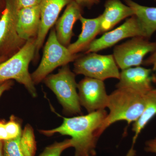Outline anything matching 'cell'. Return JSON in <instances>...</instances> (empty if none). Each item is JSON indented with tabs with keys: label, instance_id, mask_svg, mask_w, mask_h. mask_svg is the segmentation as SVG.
I'll list each match as a JSON object with an SVG mask.
<instances>
[{
	"label": "cell",
	"instance_id": "e0dca14e",
	"mask_svg": "<svg viewBox=\"0 0 156 156\" xmlns=\"http://www.w3.org/2000/svg\"><path fill=\"white\" fill-rule=\"evenodd\" d=\"M79 20L82 24V31L77 40L70 44L67 48L73 54L85 51L98 35L101 33L100 15L92 19L86 18L82 16Z\"/></svg>",
	"mask_w": 156,
	"mask_h": 156
},
{
	"label": "cell",
	"instance_id": "ac0fdd59",
	"mask_svg": "<svg viewBox=\"0 0 156 156\" xmlns=\"http://www.w3.org/2000/svg\"><path fill=\"white\" fill-rule=\"evenodd\" d=\"M126 5L134 10L140 22L145 37L150 39L156 31V7L140 5L132 0H125Z\"/></svg>",
	"mask_w": 156,
	"mask_h": 156
},
{
	"label": "cell",
	"instance_id": "3957f363",
	"mask_svg": "<svg viewBox=\"0 0 156 156\" xmlns=\"http://www.w3.org/2000/svg\"><path fill=\"white\" fill-rule=\"evenodd\" d=\"M36 37L29 39L14 56L0 63V84L15 80L24 86L33 97H37V90L28 68L36 54Z\"/></svg>",
	"mask_w": 156,
	"mask_h": 156
},
{
	"label": "cell",
	"instance_id": "5b68a950",
	"mask_svg": "<svg viewBox=\"0 0 156 156\" xmlns=\"http://www.w3.org/2000/svg\"><path fill=\"white\" fill-rule=\"evenodd\" d=\"M80 55L72 54L67 48L62 45L57 38L55 28L52 29L45 44L41 63L31 74L34 83L39 84L56 68L74 62Z\"/></svg>",
	"mask_w": 156,
	"mask_h": 156
},
{
	"label": "cell",
	"instance_id": "8fae6325",
	"mask_svg": "<svg viewBox=\"0 0 156 156\" xmlns=\"http://www.w3.org/2000/svg\"><path fill=\"white\" fill-rule=\"evenodd\" d=\"M153 71L151 69L140 66L122 70L116 87L133 89L142 94H147L154 88Z\"/></svg>",
	"mask_w": 156,
	"mask_h": 156
},
{
	"label": "cell",
	"instance_id": "603a6c76",
	"mask_svg": "<svg viewBox=\"0 0 156 156\" xmlns=\"http://www.w3.org/2000/svg\"><path fill=\"white\" fill-rule=\"evenodd\" d=\"M142 65L145 66H151L153 71H156V48L154 52L151 53L150 56L144 59Z\"/></svg>",
	"mask_w": 156,
	"mask_h": 156
},
{
	"label": "cell",
	"instance_id": "44dd1931",
	"mask_svg": "<svg viewBox=\"0 0 156 156\" xmlns=\"http://www.w3.org/2000/svg\"><path fill=\"white\" fill-rule=\"evenodd\" d=\"M5 128L9 140L16 138L22 132L20 124L15 120L14 116L11 117L9 122L5 123Z\"/></svg>",
	"mask_w": 156,
	"mask_h": 156
},
{
	"label": "cell",
	"instance_id": "9a60e30c",
	"mask_svg": "<svg viewBox=\"0 0 156 156\" xmlns=\"http://www.w3.org/2000/svg\"><path fill=\"white\" fill-rule=\"evenodd\" d=\"M82 16V7L73 0L66 6L63 14L55 23L56 37L62 45L66 48L69 46L74 34V25Z\"/></svg>",
	"mask_w": 156,
	"mask_h": 156
},
{
	"label": "cell",
	"instance_id": "7c38bea8",
	"mask_svg": "<svg viewBox=\"0 0 156 156\" xmlns=\"http://www.w3.org/2000/svg\"><path fill=\"white\" fill-rule=\"evenodd\" d=\"M72 1L42 0L40 4L41 24L36 41V54L43 46L48 32L56 23L62 9Z\"/></svg>",
	"mask_w": 156,
	"mask_h": 156
},
{
	"label": "cell",
	"instance_id": "ffe728a7",
	"mask_svg": "<svg viewBox=\"0 0 156 156\" xmlns=\"http://www.w3.org/2000/svg\"><path fill=\"white\" fill-rule=\"evenodd\" d=\"M72 147L71 139L65 140L61 142H55L45 147L38 156H61L63 151Z\"/></svg>",
	"mask_w": 156,
	"mask_h": 156
},
{
	"label": "cell",
	"instance_id": "d6986e66",
	"mask_svg": "<svg viewBox=\"0 0 156 156\" xmlns=\"http://www.w3.org/2000/svg\"><path fill=\"white\" fill-rule=\"evenodd\" d=\"M156 115V89L154 88L146 94V102L142 114L133 123L132 130L134 133L133 145L142 130Z\"/></svg>",
	"mask_w": 156,
	"mask_h": 156
},
{
	"label": "cell",
	"instance_id": "ba28073f",
	"mask_svg": "<svg viewBox=\"0 0 156 156\" xmlns=\"http://www.w3.org/2000/svg\"><path fill=\"white\" fill-rule=\"evenodd\" d=\"M138 36L145 37V35L140 22L134 15L119 27L107 32L99 38L95 39L85 50V54L97 53L114 46L124 39Z\"/></svg>",
	"mask_w": 156,
	"mask_h": 156
},
{
	"label": "cell",
	"instance_id": "52a82bcc",
	"mask_svg": "<svg viewBox=\"0 0 156 156\" xmlns=\"http://www.w3.org/2000/svg\"><path fill=\"white\" fill-rule=\"evenodd\" d=\"M156 48V42H151L144 37H135L115 46L113 55L119 68L122 70L140 66L144 57Z\"/></svg>",
	"mask_w": 156,
	"mask_h": 156
},
{
	"label": "cell",
	"instance_id": "8992f818",
	"mask_svg": "<svg viewBox=\"0 0 156 156\" xmlns=\"http://www.w3.org/2000/svg\"><path fill=\"white\" fill-rule=\"evenodd\" d=\"M73 72L103 81L110 78L119 80L120 74L113 55H101L96 53L79 56L74 61Z\"/></svg>",
	"mask_w": 156,
	"mask_h": 156
},
{
	"label": "cell",
	"instance_id": "f1b7e54d",
	"mask_svg": "<svg viewBox=\"0 0 156 156\" xmlns=\"http://www.w3.org/2000/svg\"><path fill=\"white\" fill-rule=\"evenodd\" d=\"M5 58L3 56H0V63L3 62V61L5 60Z\"/></svg>",
	"mask_w": 156,
	"mask_h": 156
},
{
	"label": "cell",
	"instance_id": "2e32d148",
	"mask_svg": "<svg viewBox=\"0 0 156 156\" xmlns=\"http://www.w3.org/2000/svg\"><path fill=\"white\" fill-rule=\"evenodd\" d=\"M104 7L100 15L101 33L109 31L123 20L134 15L132 8L120 0H107Z\"/></svg>",
	"mask_w": 156,
	"mask_h": 156
},
{
	"label": "cell",
	"instance_id": "277c9868",
	"mask_svg": "<svg viewBox=\"0 0 156 156\" xmlns=\"http://www.w3.org/2000/svg\"><path fill=\"white\" fill-rule=\"evenodd\" d=\"M76 75L66 65L62 66L57 73L48 75L44 80L46 86L56 95L63 112L70 115L82 114Z\"/></svg>",
	"mask_w": 156,
	"mask_h": 156
},
{
	"label": "cell",
	"instance_id": "484cf974",
	"mask_svg": "<svg viewBox=\"0 0 156 156\" xmlns=\"http://www.w3.org/2000/svg\"><path fill=\"white\" fill-rule=\"evenodd\" d=\"M0 140L3 141L9 140L5 128V123L2 122H0Z\"/></svg>",
	"mask_w": 156,
	"mask_h": 156
},
{
	"label": "cell",
	"instance_id": "4fadbf2b",
	"mask_svg": "<svg viewBox=\"0 0 156 156\" xmlns=\"http://www.w3.org/2000/svg\"><path fill=\"white\" fill-rule=\"evenodd\" d=\"M36 150L34 130L28 124L19 136L4 141L3 156H35Z\"/></svg>",
	"mask_w": 156,
	"mask_h": 156
},
{
	"label": "cell",
	"instance_id": "30bf717a",
	"mask_svg": "<svg viewBox=\"0 0 156 156\" xmlns=\"http://www.w3.org/2000/svg\"><path fill=\"white\" fill-rule=\"evenodd\" d=\"M17 9L14 0H5V7L0 18V50L19 48L25 41L18 36L17 31Z\"/></svg>",
	"mask_w": 156,
	"mask_h": 156
},
{
	"label": "cell",
	"instance_id": "5bb4252c",
	"mask_svg": "<svg viewBox=\"0 0 156 156\" xmlns=\"http://www.w3.org/2000/svg\"><path fill=\"white\" fill-rule=\"evenodd\" d=\"M41 24L40 5L17 10V31L18 36L27 41L37 37Z\"/></svg>",
	"mask_w": 156,
	"mask_h": 156
},
{
	"label": "cell",
	"instance_id": "6da1fadb",
	"mask_svg": "<svg viewBox=\"0 0 156 156\" xmlns=\"http://www.w3.org/2000/svg\"><path fill=\"white\" fill-rule=\"evenodd\" d=\"M107 115V112L103 109L83 115L63 117V122L59 127L39 131L47 136L56 133L70 136L72 147L75 149V156H95L99 138L98 131Z\"/></svg>",
	"mask_w": 156,
	"mask_h": 156
},
{
	"label": "cell",
	"instance_id": "7402d4cb",
	"mask_svg": "<svg viewBox=\"0 0 156 156\" xmlns=\"http://www.w3.org/2000/svg\"><path fill=\"white\" fill-rule=\"evenodd\" d=\"M17 9L40 5L42 0H14Z\"/></svg>",
	"mask_w": 156,
	"mask_h": 156
},
{
	"label": "cell",
	"instance_id": "7a4b0ae2",
	"mask_svg": "<svg viewBox=\"0 0 156 156\" xmlns=\"http://www.w3.org/2000/svg\"><path fill=\"white\" fill-rule=\"evenodd\" d=\"M146 94L130 89L117 88L108 95L107 108L109 112L98 129V136L100 137L107 128L116 122L126 121L129 125L136 122L145 108Z\"/></svg>",
	"mask_w": 156,
	"mask_h": 156
},
{
	"label": "cell",
	"instance_id": "cb8c5ba5",
	"mask_svg": "<svg viewBox=\"0 0 156 156\" xmlns=\"http://www.w3.org/2000/svg\"><path fill=\"white\" fill-rule=\"evenodd\" d=\"M144 151L147 153L156 154V137L145 142Z\"/></svg>",
	"mask_w": 156,
	"mask_h": 156
},
{
	"label": "cell",
	"instance_id": "9c48e42d",
	"mask_svg": "<svg viewBox=\"0 0 156 156\" xmlns=\"http://www.w3.org/2000/svg\"><path fill=\"white\" fill-rule=\"evenodd\" d=\"M79 101L88 113L105 109L108 95L104 81L85 77L78 83Z\"/></svg>",
	"mask_w": 156,
	"mask_h": 156
},
{
	"label": "cell",
	"instance_id": "4316f807",
	"mask_svg": "<svg viewBox=\"0 0 156 156\" xmlns=\"http://www.w3.org/2000/svg\"><path fill=\"white\" fill-rule=\"evenodd\" d=\"M11 83L10 81H7L3 83L0 84V97L3 93L8 90L11 87Z\"/></svg>",
	"mask_w": 156,
	"mask_h": 156
},
{
	"label": "cell",
	"instance_id": "83f0119b",
	"mask_svg": "<svg viewBox=\"0 0 156 156\" xmlns=\"http://www.w3.org/2000/svg\"><path fill=\"white\" fill-rule=\"evenodd\" d=\"M3 147L4 142L2 140H0V156H3Z\"/></svg>",
	"mask_w": 156,
	"mask_h": 156
},
{
	"label": "cell",
	"instance_id": "d4e9b609",
	"mask_svg": "<svg viewBox=\"0 0 156 156\" xmlns=\"http://www.w3.org/2000/svg\"><path fill=\"white\" fill-rule=\"evenodd\" d=\"M81 7L90 9L95 5L99 4L100 0H74Z\"/></svg>",
	"mask_w": 156,
	"mask_h": 156
}]
</instances>
